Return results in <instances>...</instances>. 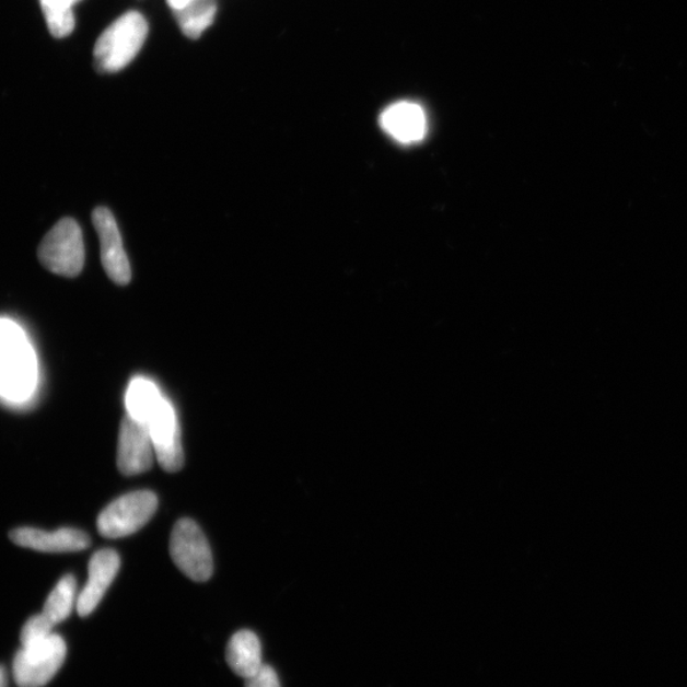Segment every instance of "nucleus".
Masks as SVG:
<instances>
[{
  "instance_id": "nucleus-2",
  "label": "nucleus",
  "mask_w": 687,
  "mask_h": 687,
  "mask_svg": "<svg viewBox=\"0 0 687 687\" xmlns=\"http://www.w3.org/2000/svg\"><path fill=\"white\" fill-rule=\"evenodd\" d=\"M36 359L19 327L0 341V394L11 400H25L36 384Z\"/></svg>"
},
{
  "instance_id": "nucleus-14",
  "label": "nucleus",
  "mask_w": 687,
  "mask_h": 687,
  "mask_svg": "<svg viewBox=\"0 0 687 687\" xmlns=\"http://www.w3.org/2000/svg\"><path fill=\"white\" fill-rule=\"evenodd\" d=\"M165 399L166 397L152 381L137 377L130 382L125 404H127L128 416L145 426L148 419Z\"/></svg>"
},
{
  "instance_id": "nucleus-9",
  "label": "nucleus",
  "mask_w": 687,
  "mask_h": 687,
  "mask_svg": "<svg viewBox=\"0 0 687 687\" xmlns=\"http://www.w3.org/2000/svg\"><path fill=\"white\" fill-rule=\"evenodd\" d=\"M154 447L148 428L127 416L121 421L117 467L127 476L143 474L153 465Z\"/></svg>"
},
{
  "instance_id": "nucleus-12",
  "label": "nucleus",
  "mask_w": 687,
  "mask_h": 687,
  "mask_svg": "<svg viewBox=\"0 0 687 687\" xmlns=\"http://www.w3.org/2000/svg\"><path fill=\"white\" fill-rule=\"evenodd\" d=\"M380 124L388 136L404 144L417 143L427 136V116L421 106L397 103L381 114Z\"/></svg>"
},
{
  "instance_id": "nucleus-13",
  "label": "nucleus",
  "mask_w": 687,
  "mask_h": 687,
  "mask_svg": "<svg viewBox=\"0 0 687 687\" xmlns=\"http://www.w3.org/2000/svg\"><path fill=\"white\" fill-rule=\"evenodd\" d=\"M225 657L233 673L245 680L264 666L260 640L249 630H241L231 638Z\"/></svg>"
},
{
  "instance_id": "nucleus-20",
  "label": "nucleus",
  "mask_w": 687,
  "mask_h": 687,
  "mask_svg": "<svg viewBox=\"0 0 687 687\" xmlns=\"http://www.w3.org/2000/svg\"><path fill=\"white\" fill-rule=\"evenodd\" d=\"M43 11H72V7L80 0H40Z\"/></svg>"
},
{
  "instance_id": "nucleus-1",
  "label": "nucleus",
  "mask_w": 687,
  "mask_h": 687,
  "mask_svg": "<svg viewBox=\"0 0 687 687\" xmlns=\"http://www.w3.org/2000/svg\"><path fill=\"white\" fill-rule=\"evenodd\" d=\"M148 35V23L139 12H129L116 20L95 48V62L101 72H119L138 56Z\"/></svg>"
},
{
  "instance_id": "nucleus-10",
  "label": "nucleus",
  "mask_w": 687,
  "mask_h": 687,
  "mask_svg": "<svg viewBox=\"0 0 687 687\" xmlns=\"http://www.w3.org/2000/svg\"><path fill=\"white\" fill-rule=\"evenodd\" d=\"M120 569V558L112 549H103L95 554L90 561L89 582L77 598V612L81 616H89L104 598Z\"/></svg>"
},
{
  "instance_id": "nucleus-17",
  "label": "nucleus",
  "mask_w": 687,
  "mask_h": 687,
  "mask_svg": "<svg viewBox=\"0 0 687 687\" xmlns=\"http://www.w3.org/2000/svg\"><path fill=\"white\" fill-rule=\"evenodd\" d=\"M54 627L56 626L44 614L33 616L22 629V647L40 642V640L50 637Z\"/></svg>"
},
{
  "instance_id": "nucleus-15",
  "label": "nucleus",
  "mask_w": 687,
  "mask_h": 687,
  "mask_svg": "<svg viewBox=\"0 0 687 687\" xmlns=\"http://www.w3.org/2000/svg\"><path fill=\"white\" fill-rule=\"evenodd\" d=\"M216 12L217 5L212 0H194L183 10L176 11L178 26L187 37L195 40L212 25Z\"/></svg>"
},
{
  "instance_id": "nucleus-8",
  "label": "nucleus",
  "mask_w": 687,
  "mask_h": 687,
  "mask_svg": "<svg viewBox=\"0 0 687 687\" xmlns=\"http://www.w3.org/2000/svg\"><path fill=\"white\" fill-rule=\"evenodd\" d=\"M92 222L98 234L101 260L106 275L116 284H128L131 279L130 264L112 210L105 207L96 208L93 210Z\"/></svg>"
},
{
  "instance_id": "nucleus-3",
  "label": "nucleus",
  "mask_w": 687,
  "mask_h": 687,
  "mask_svg": "<svg viewBox=\"0 0 687 687\" xmlns=\"http://www.w3.org/2000/svg\"><path fill=\"white\" fill-rule=\"evenodd\" d=\"M38 260L54 275L74 278L84 267L83 233L72 218H62L38 247Z\"/></svg>"
},
{
  "instance_id": "nucleus-19",
  "label": "nucleus",
  "mask_w": 687,
  "mask_h": 687,
  "mask_svg": "<svg viewBox=\"0 0 687 687\" xmlns=\"http://www.w3.org/2000/svg\"><path fill=\"white\" fill-rule=\"evenodd\" d=\"M245 687H280V683L275 668L264 665L259 673L247 678Z\"/></svg>"
},
{
  "instance_id": "nucleus-16",
  "label": "nucleus",
  "mask_w": 687,
  "mask_h": 687,
  "mask_svg": "<svg viewBox=\"0 0 687 687\" xmlns=\"http://www.w3.org/2000/svg\"><path fill=\"white\" fill-rule=\"evenodd\" d=\"M75 604V580L73 575L62 577L57 587L53 590L43 614L54 626L66 620L73 612Z\"/></svg>"
},
{
  "instance_id": "nucleus-5",
  "label": "nucleus",
  "mask_w": 687,
  "mask_h": 687,
  "mask_svg": "<svg viewBox=\"0 0 687 687\" xmlns=\"http://www.w3.org/2000/svg\"><path fill=\"white\" fill-rule=\"evenodd\" d=\"M171 557L185 575L206 582L213 574V557L207 537L193 520H179L172 531Z\"/></svg>"
},
{
  "instance_id": "nucleus-11",
  "label": "nucleus",
  "mask_w": 687,
  "mask_h": 687,
  "mask_svg": "<svg viewBox=\"0 0 687 687\" xmlns=\"http://www.w3.org/2000/svg\"><path fill=\"white\" fill-rule=\"evenodd\" d=\"M11 540L22 548L43 552L81 551L89 548L91 540L88 534L75 528H60L56 533L31 527L13 529Z\"/></svg>"
},
{
  "instance_id": "nucleus-6",
  "label": "nucleus",
  "mask_w": 687,
  "mask_h": 687,
  "mask_svg": "<svg viewBox=\"0 0 687 687\" xmlns=\"http://www.w3.org/2000/svg\"><path fill=\"white\" fill-rule=\"evenodd\" d=\"M159 499L152 491L140 490L125 494L106 506L100 514V534L119 538L137 533L147 525L158 511Z\"/></svg>"
},
{
  "instance_id": "nucleus-7",
  "label": "nucleus",
  "mask_w": 687,
  "mask_h": 687,
  "mask_svg": "<svg viewBox=\"0 0 687 687\" xmlns=\"http://www.w3.org/2000/svg\"><path fill=\"white\" fill-rule=\"evenodd\" d=\"M145 427L160 465L168 473L178 471L184 465V451L176 412L170 400L162 401Z\"/></svg>"
},
{
  "instance_id": "nucleus-4",
  "label": "nucleus",
  "mask_w": 687,
  "mask_h": 687,
  "mask_svg": "<svg viewBox=\"0 0 687 687\" xmlns=\"http://www.w3.org/2000/svg\"><path fill=\"white\" fill-rule=\"evenodd\" d=\"M67 657L65 639L53 634L22 647L15 654L13 676L20 687H43L58 674Z\"/></svg>"
},
{
  "instance_id": "nucleus-22",
  "label": "nucleus",
  "mask_w": 687,
  "mask_h": 687,
  "mask_svg": "<svg viewBox=\"0 0 687 687\" xmlns=\"http://www.w3.org/2000/svg\"><path fill=\"white\" fill-rule=\"evenodd\" d=\"M0 687H7V671L0 666Z\"/></svg>"
},
{
  "instance_id": "nucleus-21",
  "label": "nucleus",
  "mask_w": 687,
  "mask_h": 687,
  "mask_svg": "<svg viewBox=\"0 0 687 687\" xmlns=\"http://www.w3.org/2000/svg\"><path fill=\"white\" fill-rule=\"evenodd\" d=\"M194 0H168V4L172 10L179 11L183 10L187 4H190Z\"/></svg>"
},
{
  "instance_id": "nucleus-18",
  "label": "nucleus",
  "mask_w": 687,
  "mask_h": 687,
  "mask_svg": "<svg viewBox=\"0 0 687 687\" xmlns=\"http://www.w3.org/2000/svg\"><path fill=\"white\" fill-rule=\"evenodd\" d=\"M45 18L53 36L61 38L72 34L75 26L72 11L45 12Z\"/></svg>"
}]
</instances>
